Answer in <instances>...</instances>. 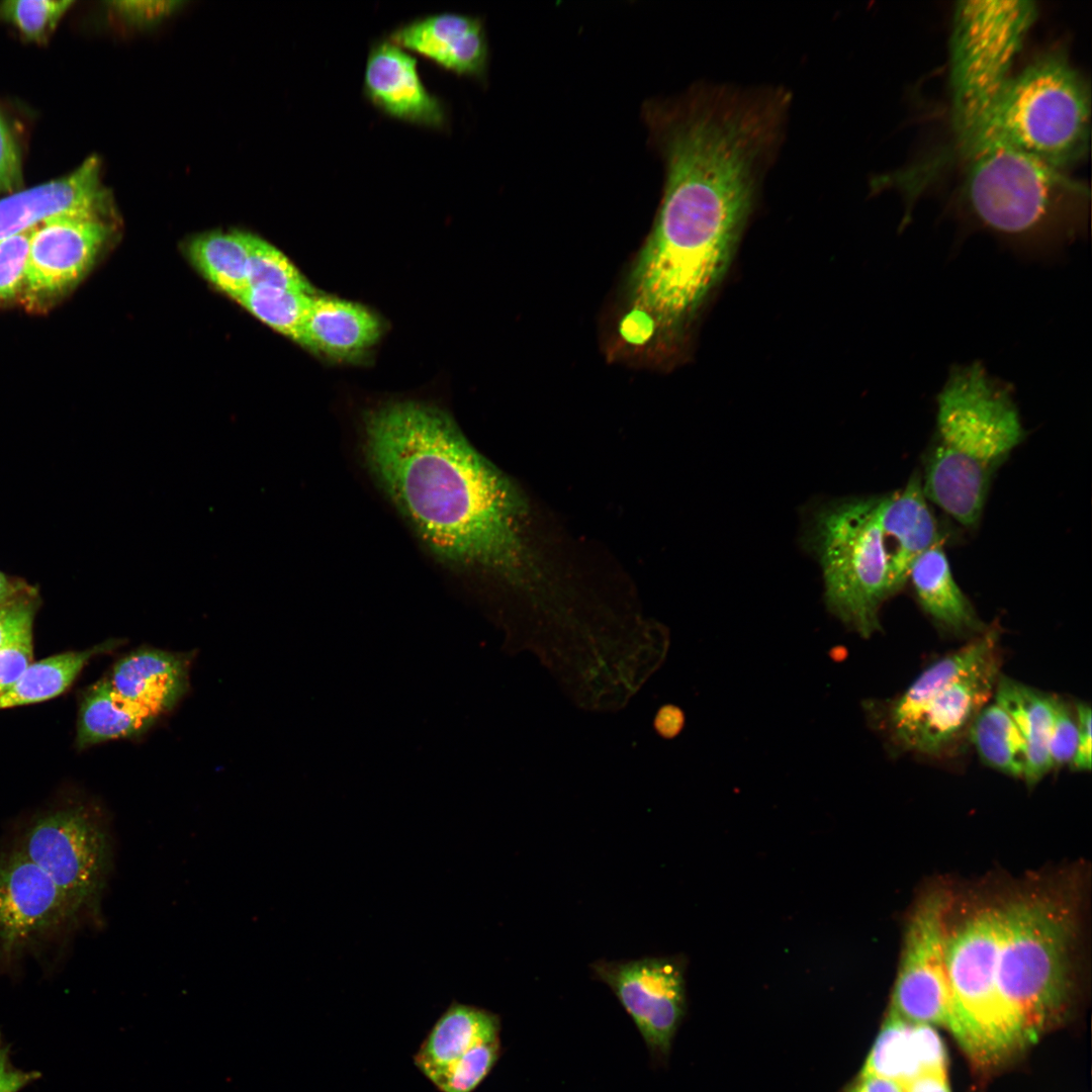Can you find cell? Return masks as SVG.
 <instances>
[{
	"mask_svg": "<svg viewBox=\"0 0 1092 1092\" xmlns=\"http://www.w3.org/2000/svg\"><path fill=\"white\" fill-rule=\"evenodd\" d=\"M9 1048L0 1034V1092H19L39 1077L36 1072L15 1068L10 1061Z\"/></svg>",
	"mask_w": 1092,
	"mask_h": 1092,
	"instance_id": "41",
	"label": "cell"
},
{
	"mask_svg": "<svg viewBox=\"0 0 1092 1092\" xmlns=\"http://www.w3.org/2000/svg\"><path fill=\"white\" fill-rule=\"evenodd\" d=\"M315 294L268 287H248L235 300L276 332L299 343Z\"/></svg>",
	"mask_w": 1092,
	"mask_h": 1092,
	"instance_id": "30",
	"label": "cell"
},
{
	"mask_svg": "<svg viewBox=\"0 0 1092 1092\" xmlns=\"http://www.w3.org/2000/svg\"><path fill=\"white\" fill-rule=\"evenodd\" d=\"M1023 438L1009 388L979 363L954 368L937 396L925 496L961 525L976 526L995 470Z\"/></svg>",
	"mask_w": 1092,
	"mask_h": 1092,
	"instance_id": "3",
	"label": "cell"
},
{
	"mask_svg": "<svg viewBox=\"0 0 1092 1092\" xmlns=\"http://www.w3.org/2000/svg\"><path fill=\"white\" fill-rule=\"evenodd\" d=\"M1075 717L1077 722V745L1071 765L1076 770H1090L1092 743L1090 706L1085 703L1077 704Z\"/></svg>",
	"mask_w": 1092,
	"mask_h": 1092,
	"instance_id": "40",
	"label": "cell"
},
{
	"mask_svg": "<svg viewBox=\"0 0 1092 1092\" xmlns=\"http://www.w3.org/2000/svg\"><path fill=\"white\" fill-rule=\"evenodd\" d=\"M114 10L128 22L145 24L155 22L171 13L180 4L177 1H117L110 3Z\"/></svg>",
	"mask_w": 1092,
	"mask_h": 1092,
	"instance_id": "39",
	"label": "cell"
},
{
	"mask_svg": "<svg viewBox=\"0 0 1092 1092\" xmlns=\"http://www.w3.org/2000/svg\"><path fill=\"white\" fill-rule=\"evenodd\" d=\"M968 731L980 758L988 766L1023 779L1025 744L1013 720L1002 707L996 702L988 703Z\"/></svg>",
	"mask_w": 1092,
	"mask_h": 1092,
	"instance_id": "29",
	"label": "cell"
},
{
	"mask_svg": "<svg viewBox=\"0 0 1092 1092\" xmlns=\"http://www.w3.org/2000/svg\"><path fill=\"white\" fill-rule=\"evenodd\" d=\"M844 1092H905V1084L885 1077L859 1074Z\"/></svg>",
	"mask_w": 1092,
	"mask_h": 1092,
	"instance_id": "43",
	"label": "cell"
},
{
	"mask_svg": "<svg viewBox=\"0 0 1092 1092\" xmlns=\"http://www.w3.org/2000/svg\"><path fill=\"white\" fill-rule=\"evenodd\" d=\"M686 722L684 711L672 704H666L661 706L653 720V727L656 733L665 738L672 739L676 737L682 730Z\"/></svg>",
	"mask_w": 1092,
	"mask_h": 1092,
	"instance_id": "42",
	"label": "cell"
},
{
	"mask_svg": "<svg viewBox=\"0 0 1092 1092\" xmlns=\"http://www.w3.org/2000/svg\"><path fill=\"white\" fill-rule=\"evenodd\" d=\"M158 720L123 700L108 677H104L83 694L76 745L84 749L110 740L136 738L148 732Z\"/></svg>",
	"mask_w": 1092,
	"mask_h": 1092,
	"instance_id": "26",
	"label": "cell"
},
{
	"mask_svg": "<svg viewBox=\"0 0 1092 1092\" xmlns=\"http://www.w3.org/2000/svg\"><path fill=\"white\" fill-rule=\"evenodd\" d=\"M1037 17L1029 0L956 3L950 35L952 124L960 152L985 130L1010 69Z\"/></svg>",
	"mask_w": 1092,
	"mask_h": 1092,
	"instance_id": "8",
	"label": "cell"
},
{
	"mask_svg": "<svg viewBox=\"0 0 1092 1092\" xmlns=\"http://www.w3.org/2000/svg\"><path fill=\"white\" fill-rule=\"evenodd\" d=\"M883 496L827 502L812 512L807 544L820 563L824 602L849 631L870 638L894 596L881 515Z\"/></svg>",
	"mask_w": 1092,
	"mask_h": 1092,
	"instance_id": "7",
	"label": "cell"
},
{
	"mask_svg": "<svg viewBox=\"0 0 1092 1092\" xmlns=\"http://www.w3.org/2000/svg\"><path fill=\"white\" fill-rule=\"evenodd\" d=\"M1001 910L996 987L1026 1046L1067 1010L1074 921L1067 905L1046 895L1018 898Z\"/></svg>",
	"mask_w": 1092,
	"mask_h": 1092,
	"instance_id": "5",
	"label": "cell"
},
{
	"mask_svg": "<svg viewBox=\"0 0 1092 1092\" xmlns=\"http://www.w3.org/2000/svg\"><path fill=\"white\" fill-rule=\"evenodd\" d=\"M1001 925V907L985 908L947 933L945 941L954 1038L980 1067L996 1066L1024 1049L996 987Z\"/></svg>",
	"mask_w": 1092,
	"mask_h": 1092,
	"instance_id": "9",
	"label": "cell"
},
{
	"mask_svg": "<svg viewBox=\"0 0 1092 1092\" xmlns=\"http://www.w3.org/2000/svg\"><path fill=\"white\" fill-rule=\"evenodd\" d=\"M83 918L51 877L13 844L0 850V962L72 930Z\"/></svg>",
	"mask_w": 1092,
	"mask_h": 1092,
	"instance_id": "13",
	"label": "cell"
},
{
	"mask_svg": "<svg viewBox=\"0 0 1092 1092\" xmlns=\"http://www.w3.org/2000/svg\"><path fill=\"white\" fill-rule=\"evenodd\" d=\"M121 644L122 640L112 639L90 649L67 651L32 662L18 681L0 696V710L35 704L61 695L92 657Z\"/></svg>",
	"mask_w": 1092,
	"mask_h": 1092,
	"instance_id": "28",
	"label": "cell"
},
{
	"mask_svg": "<svg viewBox=\"0 0 1092 1092\" xmlns=\"http://www.w3.org/2000/svg\"><path fill=\"white\" fill-rule=\"evenodd\" d=\"M37 605L33 592L0 607V648L32 632Z\"/></svg>",
	"mask_w": 1092,
	"mask_h": 1092,
	"instance_id": "37",
	"label": "cell"
},
{
	"mask_svg": "<svg viewBox=\"0 0 1092 1092\" xmlns=\"http://www.w3.org/2000/svg\"><path fill=\"white\" fill-rule=\"evenodd\" d=\"M359 447L375 485L443 566L513 581L535 574L521 493L446 411L378 405L363 416Z\"/></svg>",
	"mask_w": 1092,
	"mask_h": 1092,
	"instance_id": "2",
	"label": "cell"
},
{
	"mask_svg": "<svg viewBox=\"0 0 1092 1092\" xmlns=\"http://www.w3.org/2000/svg\"><path fill=\"white\" fill-rule=\"evenodd\" d=\"M908 579L922 609L939 627L956 634L984 632V625L956 582L941 544L913 563Z\"/></svg>",
	"mask_w": 1092,
	"mask_h": 1092,
	"instance_id": "24",
	"label": "cell"
},
{
	"mask_svg": "<svg viewBox=\"0 0 1092 1092\" xmlns=\"http://www.w3.org/2000/svg\"><path fill=\"white\" fill-rule=\"evenodd\" d=\"M388 39L458 76L484 80L489 48L481 18L442 12L394 28Z\"/></svg>",
	"mask_w": 1092,
	"mask_h": 1092,
	"instance_id": "18",
	"label": "cell"
},
{
	"mask_svg": "<svg viewBox=\"0 0 1092 1092\" xmlns=\"http://www.w3.org/2000/svg\"><path fill=\"white\" fill-rule=\"evenodd\" d=\"M1077 745V722L1068 705L1057 698L1048 751L1052 768L1071 763Z\"/></svg>",
	"mask_w": 1092,
	"mask_h": 1092,
	"instance_id": "35",
	"label": "cell"
},
{
	"mask_svg": "<svg viewBox=\"0 0 1092 1092\" xmlns=\"http://www.w3.org/2000/svg\"><path fill=\"white\" fill-rule=\"evenodd\" d=\"M499 1056V1039L479 1043L431 1083L441 1092H473L490 1073Z\"/></svg>",
	"mask_w": 1092,
	"mask_h": 1092,
	"instance_id": "33",
	"label": "cell"
},
{
	"mask_svg": "<svg viewBox=\"0 0 1092 1092\" xmlns=\"http://www.w3.org/2000/svg\"><path fill=\"white\" fill-rule=\"evenodd\" d=\"M74 4L70 0H9L0 3V19L28 41L41 43L55 31Z\"/></svg>",
	"mask_w": 1092,
	"mask_h": 1092,
	"instance_id": "32",
	"label": "cell"
},
{
	"mask_svg": "<svg viewBox=\"0 0 1092 1092\" xmlns=\"http://www.w3.org/2000/svg\"><path fill=\"white\" fill-rule=\"evenodd\" d=\"M97 157L70 174L0 198V242L65 212L109 215L111 198Z\"/></svg>",
	"mask_w": 1092,
	"mask_h": 1092,
	"instance_id": "17",
	"label": "cell"
},
{
	"mask_svg": "<svg viewBox=\"0 0 1092 1092\" xmlns=\"http://www.w3.org/2000/svg\"><path fill=\"white\" fill-rule=\"evenodd\" d=\"M21 152L17 140L0 111V198L22 189Z\"/></svg>",
	"mask_w": 1092,
	"mask_h": 1092,
	"instance_id": "36",
	"label": "cell"
},
{
	"mask_svg": "<svg viewBox=\"0 0 1092 1092\" xmlns=\"http://www.w3.org/2000/svg\"><path fill=\"white\" fill-rule=\"evenodd\" d=\"M917 472L906 486L883 496L881 524L894 595L902 589L916 559L939 541L937 524Z\"/></svg>",
	"mask_w": 1092,
	"mask_h": 1092,
	"instance_id": "20",
	"label": "cell"
},
{
	"mask_svg": "<svg viewBox=\"0 0 1092 1092\" xmlns=\"http://www.w3.org/2000/svg\"><path fill=\"white\" fill-rule=\"evenodd\" d=\"M13 845L47 873L84 919L99 915L113 838L97 807L79 802L35 815Z\"/></svg>",
	"mask_w": 1092,
	"mask_h": 1092,
	"instance_id": "10",
	"label": "cell"
},
{
	"mask_svg": "<svg viewBox=\"0 0 1092 1092\" xmlns=\"http://www.w3.org/2000/svg\"><path fill=\"white\" fill-rule=\"evenodd\" d=\"M108 216L65 212L35 228L20 295L28 306L49 304L83 278L112 234Z\"/></svg>",
	"mask_w": 1092,
	"mask_h": 1092,
	"instance_id": "15",
	"label": "cell"
},
{
	"mask_svg": "<svg viewBox=\"0 0 1092 1092\" xmlns=\"http://www.w3.org/2000/svg\"><path fill=\"white\" fill-rule=\"evenodd\" d=\"M363 94L379 111L403 122L442 129L448 121L443 102L422 81L417 59L389 39L369 50Z\"/></svg>",
	"mask_w": 1092,
	"mask_h": 1092,
	"instance_id": "16",
	"label": "cell"
},
{
	"mask_svg": "<svg viewBox=\"0 0 1092 1092\" xmlns=\"http://www.w3.org/2000/svg\"><path fill=\"white\" fill-rule=\"evenodd\" d=\"M30 593H33L32 587L25 582L0 571V607Z\"/></svg>",
	"mask_w": 1092,
	"mask_h": 1092,
	"instance_id": "45",
	"label": "cell"
},
{
	"mask_svg": "<svg viewBox=\"0 0 1092 1092\" xmlns=\"http://www.w3.org/2000/svg\"><path fill=\"white\" fill-rule=\"evenodd\" d=\"M946 1049L931 1025L909 1022L889 1013L860 1074L906 1084L924 1073L946 1071Z\"/></svg>",
	"mask_w": 1092,
	"mask_h": 1092,
	"instance_id": "21",
	"label": "cell"
},
{
	"mask_svg": "<svg viewBox=\"0 0 1092 1092\" xmlns=\"http://www.w3.org/2000/svg\"><path fill=\"white\" fill-rule=\"evenodd\" d=\"M994 693L995 702L1010 716L1023 738V779L1028 785L1036 784L1052 769L1048 743L1057 698L1006 677H999Z\"/></svg>",
	"mask_w": 1092,
	"mask_h": 1092,
	"instance_id": "25",
	"label": "cell"
},
{
	"mask_svg": "<svg viewBox=\"0 0 1092 1092\" xmlns=\"http://www.w3.org/2000/svg\"><path fill=\"white\" fill-rule=\"evenodd\" d=\"M248 287H268L315 294L296 266L276 247L254 236Z\"/></svg>",
	"mask_w": 1092,
	"mask_h": 1092,
	"instance_id": "31",
	"label": "cell"
},
{
	"mask_svg": "<svg viewBox=\"0 0 1092 1092\" xmlns=\"http://www.w3.org/2000/svg\"><path fill=\"white\" fill-rule=\"evenodd\" d=\"M948 908V895L934 891L914 910L889 1013L909 1022L943 1026L956 1036L957 1021L944 959Z\"/></svg>",
	"mask_w": 1092,
	"mask_h": 1092,
	"instance_id": "11",
	"label": "cell"
},
{
	"mask_svg": "<svg viewBox=\"0 0 1092 1092\" xmlns=\"http://www.w3.org/2000/svg\"><path fill=\"white\" fill-rule=\"evenodd\" d=\"M500 1018L474 1005L453 1001L437 1019L414 1056L431 1082L475 1045L499 1039Z\"/></svg>",
	"mask_w": 1092,
	"mask_h": 1092,
	"instance_id": "23",
	"label": "cell"
},
{
	"mask_svg": "<svg viewBox=\"0 0 1092 1092\" xmlns=\"http://www.w3.org/2000/svg\"><path fill=\"white\" fill-rule=\"evenodd\" d=\"M962 156L965 201L982 226L1035 250L1075 235L1076 213L1089 191L1066 171L994 138Z\"/></svg>",
	"mask_w": 1092,
	"mask_h": 1092,
	"instance_id": "4",
	"label": "cell"
},
{
	"mask_svg": "<svg viewBox=\"0 0 1092 1092\" xmlns=\"http://www.w3.org/2000/svg\"><path fill=\"white\" fill-rule=\"evenodd\" d=\"M32 632L0 648V696L7 693L32 663Z\"/></svg>",
	"mask_w": 1092,
	"mask_h": 1092,
	"instance_id": "38",
	"label": "cell"
},
{
	"mask_svg": "<svg viewBox=\"0 0 1092 1092\" xmlns=\"http://www.w3.org/2000/svg\"><path fill=\"white\" fill-rule=\"evenodd\" d=\"M590 969L630 1015L651 1055L667 1057L686 1011L681 962L665 957L600 960Z\"/></svg>",
	"mask_w": 1092,
	"mask_h": 1092,
	"instance_id": "14",
	"label": "cell"
},
{
	"mask_svg": "<svg viewBox=\"0 0 1092 1092\" xmlns=\"http://www.w3.org/2000/svg\"><path fill=\"white\" fill-rule=\"evenodd\" d=\"M253 238L239 231L203 234L191 241L189 258L212 285L235 299L248 288Z\"/></svg>",
	"mask_w": 1092,
	"mask_h": 1092,
	"instance_id": "27",
	"label": "cell"
},
{
	"mask_svg": "<svg viewBox=\"0 0 1092 1092\" xmlns=\"http://www.w3.org/2000/svg\"><path fill=\"white\" fill-rule=\"evenodd\" d=\"M789 109L770 87L709 83L643 105L664 181L631 295L658 325L687 322L724 277L784 140Z\"/></svg>",
	"mask_w": 1092,
	"mask_h": 1092,
	"instance_id": "1",
	"label": "cell"
},
{
	"mask_svg": "<svg viewBox=\"0 0 1092 1092\" xmlns=\"http://www.w3.org/2000/svg\"><path fill=\"white\" fill-rule=\"evenodd\" d=\"M191 657L187 653L141 647L121 657L108 679L123 700L160 719L188 692Z\"/></svg>",
	"mask_w": 1092,
	"mask_h": 1092,
	"instance_id": "19",
	"label": "cell"
},
{
	"mask_svg": "<svg viewBox=\"0 0 1092 1092\" xmlns=\"http://www.w3.org/2000/svg\"><path fill=\"white\" fill-rule=\"evenodd\" d=\"M35 228L0 242V301L21 295Z\"/></svg>",
	"mask_w": 1092,
	"mask_h": 1092,
	"instance_id": "34",
	"label": "cell"
},
{
	"mask_svg": "<svg viewBox=\"0 0 1092 1092\" xmlns=\"http://www.w3.org/2000/svg\"><path fill=\"white\" fill-rule=\"evenodd\" d=\"M905 1092H950L946 1071L919 1075L905 1084Z\"/></svg>",
	"mask_w": 1092,
	"mask_h": 1092,
	"instance_id": "44",
	"label": "cell"
},
{
	"mask_svg": "<svg viewBox=\"0 0 1092 1092\" xmlns=\"http://www.w3.org/2000/svg\"><path fill=\"white\" fill-rule=\"evenodd\" d=\"M380 327L378 317L358 303L314 295L299 344L334 359H356L377 341Z\"/></svg>",
	"mask_w": 1092,
	"mask_h": 1092,
	"instance_id": "22",
	"label": "cell"
},
{
	"mask_svg": "<svg viewBox=\"0 0 1092 1092\" xmlns=\"http://www.w3.org/2000/svg\"><path fill=\"white\" fill-rule=\"evenodd\" d=\"M1090 120L1088 83L1064 53L1050 51L1008 79L985 130L964 152L994 138L1066 171L1088 152Z\"/></svg>",
	"mask_w": 1092,
	"mask_h": 1092,
	"instance_id": "6",
	"label": "cell"
},
{
	"mask_svg": "<svg viewBox=\"0 0 1092 1092\" xmlns=\"http://www.w3.org/2000/svg\"><path fill=\"white\" fill-rule=\"evenodd\" d=\"M999 652L969 672L952 664L924 669L912 684L913 723L902 750L939 755L969 730L999 679Z\"/></svg>",
	"mask_w": 1092,
	"mask_h": 1092,
	"instance_id": "12",
	"label": "cell"
}]
</instances>
